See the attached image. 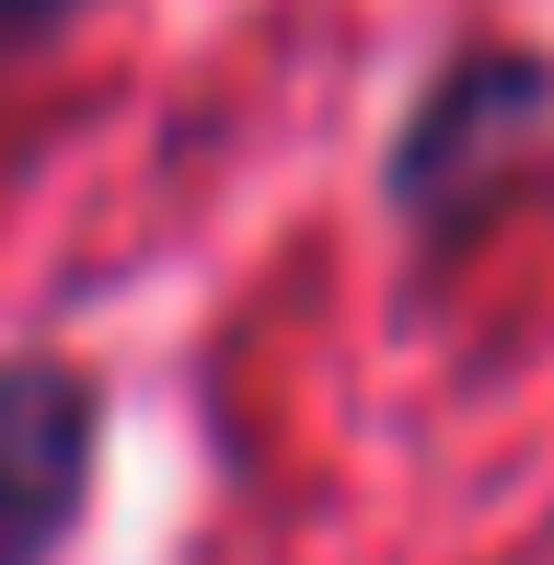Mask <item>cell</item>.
Wrapping results in <instances>:
<instances>
[{"label": "cell", "mask_w": 554, "mask_h": 565, "mask_svg": "<svg viewBox=\"0 0 554 565\" xmlns=\"http://www.w3.org/2000/svg\"><path fill=\"white\" fill-rule=\"evenodd\" d=\"M543 139H554V70L520 58V46H486V58H462V70L427 82L416 127L393 139L382 196H393L416 231H462Z\"/></svg>", "instance_id": "6da1fadb"}, {"label": "cell", "mask_w": 554, "mask_h": 565, "mask_svg": "<svg viewBox=\"0 0 554 565\" xmlns=\"http://www.w3.org/2000/svg\"><path fill=\"white\" fill-rule=\"evenodd\" d=\"M105 404L70 358H0V565H58L93 508Z\"/></svg>", "instance_id": "7a4b0ae2"}, {"label": "cell", "mask_w": 554, "mask_h": 565, "mask_svg": "<svg viewBox=\"0 0 554 565\" xmlns=\"http://www.w3.org/2000/svg\"><path fill=\"white\" fill-rule=\"evenodd\" d=\"M93 0H0V70L23 58V46H46V35H70Z\"/></svg>", "instance_id": "3957f363"}]
</instances>
